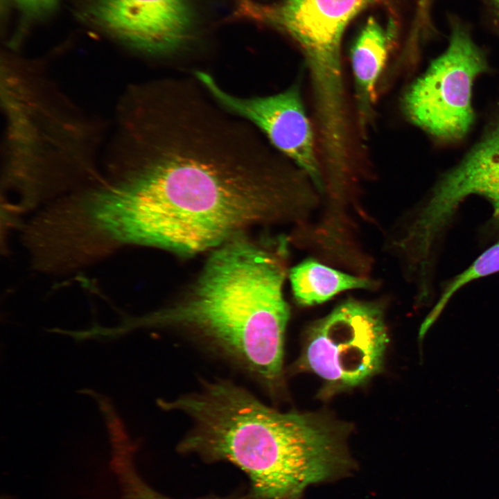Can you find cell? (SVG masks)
I'll return each mask as SVG.
<instances>
[{
	"instance_id": "obj_1",
	"label": "cell",
	"mask_w": 499,
	"mask_h": 499,
	"mask_svg": "<svg viewBox=\"0 0 499 499\" xmlns=\"http://www.w3.org/2000/svg\"><path fill=\"white\" fill-rule=\"evenodd\" d=\"M180 89L173 85L164 100L141 168L94 198V226L117 240L190 256L294 216L308 195L305 174Z\"/></svg>"
},
{
	"instance_id": "obj_2",
	"label": "cell",
	"mask_w": 499,
	"mask_h": 499,
	"mask_svg": "<svg viewBox=\"0 0 499 499\" xmlns=\"http://www.w3.org/2000/svg\"><path fill=\"white\" fill-rule=\"evenodd\" d=\"M162 406L194 423L180 449L236 465L254 499H301L309 487L349 476L356 467L344 428L322 415L280 412L230 383L208 384Z\"/></svg>"
},
{
	"instance_id": "obj_3",
	"label": "cell",
	"mask_w": 499,
	"mask_h": 499,
	"mask_svg": "<svg viewBox=\"0 0 499 499\" xmlns=\"http://www.w3.org/2000/svg\"><path fill=\"white\" fill-rule=\"evenodd\" d=\"M278 250V249H277ZM244 234L211 251L184 297L145 321L189 330L231 356L266 385L279 380L290 316L283 294L282 250Z\"/></svg>"
},
{
	"instance_id": "obj_4",
	"label": "cell",
	"mask_w": 499,
	"mask_h": 499,
	"mask_svg": "<svg viewBox=\"0 0 499 499\" xmlns=\"http://www.w3.org/2000/svg\"><path fill=\"white\" fill-rule=\"evenodd\" d=\"M387 0H283L263 5L238 0L237 17L275 28L299 46L310 78L314 114L323 121L349 111L341 59L344 30L359 12Z\"/></svg>"
},
{
	"instance_id": "obj_5",
	"label": "cell",
	"mask_w": 499,
	"mask_h": 499,
	"mask_svg": "<svg viewBox=\"0 0 499 499\" xmlns=\"http://www.w3.org/2000/svg\"><path fill=\"white\" fill-rule=\"evenodd\" d=\"M448 24L446 49L405 91L403 107L415 125L439 139L453 141L463 138L473 123L472 87L488 70V63L467 23L449 15Z\"/></svg>"
},
{
	"instance_id": "obj_6",
	"label": "cell",
	"mask_w": 499,
	"mask_h": 499,
	"mask_svg": "<svg viewBox=\"0 0 499 499\" xmlns=\"http://www.w3.org/2000/svg\"><path fill=\"white\" fill-rule=\"evenodd\" d=\"M388 342L383 305L349 298L310 326L300 365L329 383L356 386L380 370Z\"/></svg>"
},
{
	"instance_id": "obj_7",
	"label": "cell",
	"mask_w": 499,
	"mask_h": 499,
	"mask_svg": "<svg viewBox=\"0 0 499 499\" xmlns=\"http://www.w3.org/2000/svg\"><path fill=\"white\" fill-rule=\"evenodd\" d=\"M195 74L218 103L260 128L277 149L308 175L317 190L324 191L317 135L299 83L274 95L241 98L223 90L211 75L202 71Z\"/></svg>"
},
{
	"instance_id": "obj_8",
	"label": "cell",
	"mask_w": 499,
	"mask_h": 499,
	"mask_svg": "<svg viewBox=\"0 0 499 499\" xmlns=\"http://www.w3.org/2000/svg\"><path fill=\"white\" fill-rule=\"evenodd\" d=\"M84 16L113 37L151 53L178 49L193 28L188 0H90Z\"/></svg>"
},
{
	"instance_id": "obj_9",
	"label": "cell",
	"mask_w": 499,
	"mask_h": 499,
	"mask_svg": "<svg viewBox=\"0 0 499 499\" xmlns=\"http://www.w3.org/2000/svg\"><path fill=\"white\" fill-rule=\"evenodd\" d=\"M487 200L499 220V121L460 163L439 180L411 222L414 233L433 243L470 195Z\"/></svg>"
},
{
	"instance_id": "obj_10",
	"label": "cell",
	"mask_w": 499,
	"mask_h": 499,
	"mask_svg": "<svg viewBox=\"0 0 499 499\" xmlns=\"http://www.w3.org/2000/svg\"><path fill=\"white\" fill-rule=\"evenodd\" d=\"M391 39L390 33L370 17L351 50L357 124L362 139L371 120L376 87L387 60Z\"/></svg>"
},
{
	"instance_id": "obj_11",
	"label": "cell",
	"mask_w": 499,
	"mask_h": 499,
	"mask_svg": "<svg viewBox=\"0 0 499 499\" xmlns=\"http://www.w3.org/2000/svg\"><path fill=\"white\" fill-rule=\"evenodd\" d=\"M296 302L303 306L322 304L351 289H372L371 279L349 274L310 258L293 267L289 274Z\"/></svg>"
},
{
	"instance_id": "obj_12",
	"label": "cell",
	"mask_w": 499,
	"mask_h": 499,
	"mask_svg": "<svg viewBox=\"0 0 499 499\" xmlns=\"http://www.w3.org/2000/svg\"><path fill=\"white\" fill-rule=\"evenodd\" d=\"M498 272L499 240L485 250L465 270L456 275L445 285L437 302L421 324L419 335L424 336L447 303L459 290L470 282Z\"/></svg>"
},
{
	"instance_id": "obj_13",
	"label": "cell",
	"mask_w": 499,
	"mask_h": 499,
	"mask_svg": "<svg viewBox=\"0 0 499 499\" xmlns=\"http://www.w3.org/2000/svg\"><path fill=\"white\" fill-rule=\"evenodd\" d=\"M119 486V499H170L158 493L141 477L132 457H119L112 462Z\"/></svg>"
},
{
	"instance_id": "obj_14",
	"label": "cell",
	"mask_w": 499,
	"mask_h": 499,
	"mask_svg": "<svg viewBox=\"0 0 499 499\" xmlns=\"http://www.w3.org/2000/svg\"><path fill=\"white\" fill-rule=\"evenodd\" d=\"M22 17L27 20H35L52 12L58 0H14Z\"/></svg>"
},
{
	"instance_id": "obj_15",
	"label": "cell",
	"mask_w": 499,
	"mask_h": 499,
	"mask_svg": "<svg viewBox=\"0 0 499 499\" xmlns=\"http://www.w3.org/2000/svg\"><path fill=\"white\" fill-rule=\"evenodd\" d=\"M487 25L499 32V0H478Z\"/></svg>"
}]
</instances>
